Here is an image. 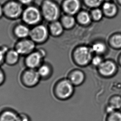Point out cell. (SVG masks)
<instances>
[{
  "instance_id": "obj_32",
  "label": "cell",
  "mask_w": 121,
  "mask_h": 121,
  "mask_svg": "<svg viewBox=\"0 0 121 121\" xmlns=\"http://www.w3.org/2000/svg\"><path fill=\"white\" fill-rule=\"evenodd\" d=\"M3 13H4V12H3V8H2L0 6V17H1Z\"/></svg>"
},
{
  "instance_id": "obj_21",
  "label": "cell",
  "mask_w": 121,
  "mask_h": 121,
  "mask_svg": "<svg viewBox=\"0 0 121 121\" xmlns=\"http://www.w3.org/2000/svg\"><path fill=\"white\" fill-rule=\"evenodd\" d=\"M105 121H121V112L116 110L109 114L105 119Z\"/></svg>"
},
{
  "instance_id": "obj_30",
  "label": "cell",
  "mask_w": 121,
  "mask_h": 121,
  "mask_svg": "<svg viewBox=\"0 0 121 121\" xmlns=\"http://www.w3.org/2000/svg\"><path fill=\"white\" fill-rule=\"evenodd\" d=\"M5 79V76L4 73L0 68V86L4 83Z\"/></svg>"
},
{
  "instance_id": "obj_35",
  "label": "cell",
  "mask_w": 121,
  "mask_h": 121,
  "mask_svg": "<svg viewBox=\"0 0 121 121\" xmlns=\"http://www.w3.org/2000/svg\"><path fill=\"white\" fill-rule=\"evenodd\" d=\"M120 61H121V60H120Z\"/></svg>"
},
{
  "instance_id": "obj_16",
  "label": "cell",
  "mask_w": 121,
  "mask_h": 121,
  "mask_svg": "<svg viewBox=\"0 0 121 121\" xmlns=\"http://www.w3.org/2000/svg\"><path fill=\"white\" fill-rule=\"evenodd\" d=\"M49 31L53 35L58 36L62 34L63 31V27L59 22H53L50 26Z\"/></svg>"
},
{
  "instance_id": "obj_24",
  "label": "cell",
  "mask_w": 121,
  "mask_h": 121,
  "mask_svg": "<svg viewBox=\"0 0 121 121\" xmlns=\"http://www.w3.org/2000/svg\"><path fill=\"white\" fill-rule=\"evenodd\" d=\"M112 44L116 48H121V35H116L113 36L111 40Z\"/></svg>"
},
{
  "instance_id": "obj_5",
  "label": "cell",
  "mask_w": 121,
  "mask_h": 121,
  "mask_svg": "<svg viewBox=\"0 0 121 121\" xmlns=\"http://www.w3.org/2000/svg\"><path fill=\"white\" fill-rule=\"evenodd\" d=\"M44 57L43 51H34L26 56L25 64L29 69H37L42 65Z\"/></svg>"
},
{
  "instance_id": "obj_7",
  "label": "cell",
  "mask_w": 121,
  "mask_h": 121,
  "mask_svg": "<svg viewBox=\"0 0 121 121\" xmlns=\"http://www.w3.org/2000/svg\"><path fill=\"white\" fill-rule=\"evenodd\" d=\"M3 12L8 17L13 19L18 18L23 12L21 4L15 1L9 2L5 4Z\"/></svg>"
},
{
  "instance_id": "obj_33",
  "label": "cell",
  "mask_w": 121,
  "mask_h": 121,
  "mask_svg": "<svg viewBox=\"0 0 121 121\" xmlns=\"http://www.w3.org/2000/svg\"><path fill=\"white\" fill-rule=\"evenodd\" d=\"M119 1H120V3H121V0H119Z\"/></svg>"
},
{
  "instance_id": "obj_27",
  "label": "cell",
  "mask_w": 121,
  "mask_h": 121,
  "mask_svg": "<svg viewBox=\"0 0 121 121\" xmlns=\"http://www.w3.org/2000/svg\"><path fill=\"white\" fill-rule=\"evenodd\" d=\"M8 50L7 48L5 47L0 48V65L5 62V56Z\"/></svg>"
},
{
  "instance_id": "obj_22",
  "label": "cell",
  "mask_w": 121,
  "mask_h": 121,
  "mask_svg": "<svg viewBox=\"0 0 121 121\" xmlns=\"http://www.w3.org/2000/svg\"><path fill=\"white\" fill-rule=\"evenodd\" d=\"M106 49V47L105 45L101 43H98L94 44L91 50L92 52H95L98 54H101L105 52Z\"/></svg>"
},
{
  "instance_id": "obj_12",
  "label": "cell",
  "mask_w": 121,
  "mask_h": 121,
  "mask_svg": "<svg viewBox=\"0 0 121 121\" xmlns=\"http://www.w3.org/2000/svg\"><path fill=\"white\" fill-rule=\"evenodd\" d=\"M116 69V66L113 62L110 61L102 62L99 66V71L103 75L109 76L113 74Z\"/></svg>"
},
{
  "instance_id": "obj_9",
  "label": "cell",
  "mask_w": 121,
  "mask_h": 121,
  "mask_svg": "<svg viewBox=\"0 0 121 121\" xmlns=\"http://www.w3.org/2000/svg\"><path fill=\"white\" fill-rule=\"evenodd\" d=\"M73 91L72 83L68 80H64L60 82L56 88L58 97L62 99L69 98Z\"/></svg>"
},
{
  "instance_id": "obj_34",
  "label": "cell",
  "mask_w": 121,
  "mask_h": 121,
  "mask_svg": "<svg viewBox=\"0 0 121 121\" xmlns=\"http://www.w3.org/2000/svg\"><path fill=\"white\" fill-rule=\"evenodd\" d=\"M106 0V1H109V0Z\"/></svg>"
},
{
  "instance_id": "obj_29",
  "label": "cell",
  "mask_w": 121,
  "mask_h": 121,
  "mask_svg": "<svg viewBox=\"0 0 121 121\" xmlns=\"http://www.w3.org/2000/svg\"><path fill=\"white\" fill-rule=\"evenodd\" d=\"M20 121H31L30 117L25 113L20 114Z\"/></svg>"
},
{
  "instance_id": "obj_17",
  "label": "cell",
  "mask_w": 121,
  "mask_h": 121,
  "mask_svg": "<svg viewBox=\"0 0 121 121\" xmlns=\"http://www.w3.org/2000/svg\"><path fill=\"white\" fill-rule=\"evenodd\" d=\"M84 79V74L80 71H77L74 72L71 75L70 80L72 83L79 85L82 83Z\"/></svg>"
},
{
  "instance_id": "obj_25",
  "label": "cell",
  "mask_w": 121,
  "mask_h": 121,
  "mask_svg": "<svg viewBox=\"0 0 121 121\" xmlns=\"http://www.w3.org/2000/svg\"><path fill=\"white\" fill-rule=\"evenodd\" d=\"M86 4L91 8L99 6L103 0H85Z\"/></svg>"
},
{
  "instance_id": "obj_20",
  "label": "cell",
  "mask_w": 121,
  "mask_h": 121,
  "mask_svg": "<svg viewBox=\"0 0 121 121\" xmlns=\"http://www.w3.org/2000/svg\"><path fill=\"white\" fill-rule=\"evenodd\" d=\"M62 23L64 26L66 28H71L74 26L75 23V20L74 17L70 15H67L62 18Z\"/></svg>"
},
{
  "instance_id": "obj_2",
  "label": "cell",
  "mask_w": 121,
  "mask_h": 121,
  "mask_svg": "<svg viewBox=\"0 0 121 121\" xmlns=\"http://www.w3.org/2000/svg\"><path fill=\"white\" fill-rule=\"evenodd\" d=\"M23 22L28 25H37L41 21L42 14L37 8L28 7L23 11L22 15Z\"/></svg>"
},
{
  "instance_id": "obj_8",
  "label": "cell",
  "mask_w": 121,
  "mask_h": 121,
  "mask_svg": "<svg viewBox=\"0 0 121 121\" xmlns=\"http://www.w3.org/2000/svg\"><path fill=\"white\" fill-rule=\"evenodd\" d=\"M91 49L85 46L78 48L74 53V57L78 64L85 65L88 64L92 58Z\"/></svg>"
},
{
  "instance_id": "obj_1",
  "label": "cell",
  "mask_w": 121,
  "mask_h": 121,
  "mask_svg": "<svg viewBox=\"0 0 121 121\" xmlns=\"http://www.w3.org/2000/svg\"><path fill=\"white\" fill-rule=\"evenodd\" d=\"M42 15L48 21H56L59 15V10L56 3L47 0L44 2L42 7Z\"/></svg>"
},
{
  "instance_id": "obj_13",
  "label": "cell",
  "mask_w": 121,
  "mask_h": 121,
  "mask_svg": "<svg viewBox=\"0 0 121 121\" xmlns=\"http://www.w3.org/2000/svg\"><path fill=\"white\" fill-rule=\"evenodd\" d=\"M30 30L28 26L23 24H20L15 26L14 33L15 36L20 39L28 38L30 36Z\"/></svg>"
},
{
  "instance_id": "obj_23",
  "label": "cell",
  "mask_w": 121,
  "mask_h": 121,
  "mask_svg": "<svg viewBox=\"0 0 121 121\" xmlns=\"http://www.w3.org/2000/svg\"><path fill=\"white\" fill-rule=\"evenodd\" d=\"M110 105L116 110L120 109L121 108V97L116 96L112 98L110 100Z\"/></svg>"
},
{
  "instance_id": "obj_15",
  "label": "cell",
  "mask_w": 121,
  "mask_h": 121,
  "mask_svg": "<svg viewBox=\"0 0 121 121\" xmlns=\"http://www.w3.org/2000/svg\"><path fill=\"white\" fill-rule=\"evenodd\" d=\"M103 10L106 15L109 17L115 16L117 11L116 6L109 2H106L103 5Z\"/></svg>"
},
{
  "instance_id": "obj_31",
  "label": "cell",
  "mask_w": 121,
  "mask_h": 121,
  "mask_svg": "<svg viewBox=\"0 0 121 121\" xmlns=\"http://www.w3.org/2000/svg\"><path fill=\"white\" fill-rule=\"evenodd\" d=\"M18 1L20 4L27 5L30 4L33 0H18Z\"/></svg>"
},
{
  "instance_id": "obj_11",
  "label": "cell",
  "mask_w": 121,
  "mask_h": 121,
  "mask_svg": "<svg viewBox=\"0 0 121 121\" xmlns=\"http://www.w3.org/2000/svg\"><path fill=\"white\" fill-rule=\"evenodd\" d=\"M80 3L79 0H66L63 5L64 11L69 15L77 13L80 8Z\"/></svg>"
},
{
  "instance_id": "obj_18",
  "label": "cell",
  "mask_w": 121,
  "mask_h": 121,
  "mask_svg": "<svg viewBox=\"0 0 121 121\" xmlns=\"http://www.w3.org/2000/svg\"><path fill=\"white\" fill-rule=\"evenodd\" d=\"M38 74L41 78H45L48 77L51 72V69L50 67L45 64L41 65L38 67L37 69Z\"/></svg>"
},
{
  "instance_id": "obj_4",
  "label": "cell",
  "mask_w": 121,
  "mask_h": 121,
  "mask_svg": "<svg viewBox=\"0 0 121 121\" xmlns=\"http://www.w3.org/2000/svg\"><path fill=\"white\" fill-rule=\"evenodd\" d=\"M36 43L30 39H20L15 46V49L21 56H28L34 51Z\"/></svg>"
},
{
  "instance_id": "obj_26",
  "label": "cell",
  "mask_w": 121,
  "mask_h": 121,
  "mask_svg": "<svg viewBox=\"0 0 121 121\" xmlns=\"http://www.w3.org/2000/svg\"><path fill=\"white\" fill-rule=\"evenodd\" d=\"M92 15L94 20L98 21L101 19L103 16V14L101 10L99 9H96L92 12Z\"/></svg>"
},
{
  "instance_id": "obj_14",
  "label": "cell",
  "mask_w": 121,
  "mask_h": 121,
  "mask_svg": "<svg viewBox=\"0 0 121 121\" xmlns=\"http://www.w3.org/2000/svg\"><path fill=\"white\" fill-rule=\"evenodd\" d=\"M20 54L15 49L7 51L5 56V62L9 65H14L18 62Z\"/></svg>"
},
{
  "instance_id": "obj_6",
  "label": "cell",
  "mask_w": 121,
  "mask_h": 121,
  "mask_svg": "<svg viewBox=\"0 0 121 121\" xmlns=\"http://www.w3.org/2000/svg\"><path fill=\"white\" fill-rule=\"evenodd\" d=\"M41 77L35 69H29L25 71L22 76L23 83L27 87H33L39 83Z\"/></svg>"
},
{
  "instance_id": "obj_10",
  "label": "cell",
  "mask_w": 121,
  "mask_h": 121,
  "mask_svg": "<svg viewBox=\"0 0 121 121\" xmlns=\"http://www.w3.org/2000/svg\"><path fill=\"white\" fill-rule=\"evenodd\" d=\"M0 121H20V114L12 109H5L0 112Z\"/></svg>"
},
{
  "instance_id": "obj_19",
  "label": "cell",
  "mask_w": 121,
  "mask_h": 121,
  "mask_svg": "<svg viewBox=\"0 0 121 121\" xmlns=\"http://www.w3.org/2000/svg\"><path fill=\"white\" fill-rule=\"evenodd\" d=\"M78 19L80 23L83 25L88 24L91 20L90 15L86 12H81L78 15Z\"/></svg>"
},
{
  "instance_id": "obj_28",
  "label": "cell",
  "mask_w": 121,
  "mask_h": 121,
  "mask_svg": "<svg viewBox=\"0 0 121 121\" xmlns=\"http://www.w3.org/2000/svg\"><path fill=\"white\" fill-rule=\"evenodd\" d=\"M93 64L96 66H100V65L102 63V59L99 56H96L93 58L92 60Z\"/></svg>"
},
{
  "instance_id": "obj_3",
  "label": "cell",
  "mask_w": 121,
  "mask_h": 121,
  "mask_svg": "<svg viewBox=\"0 0 121 121\" xmlns=\"http://www.w3.org/2000/svg\"><path fill=\"white\" fill-rule=\"evenodd\" d=\"M49 36V31L45 26L37 25L30 30V39L36 44H41L47 39Z\"/></svg>"
}]
</instances>
